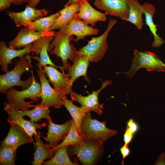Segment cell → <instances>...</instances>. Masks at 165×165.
<instances>
[{
    "mask_svg": "<svg viewBox=\"0 0 165 165\" xmlns=\"http://www.w3.org/2000/svg\"><path fill=\"white\" fill-rule=\"evenodd\" d=\"M37 70L41 86V98L42 101L39 104L46 108L54 107L59 109L64 102V97L66 95L63 92L57 91L50 85L49 81L42 68V66L39 62L37 64Z\"/></svg>",
    "mask_w": 165,
    "mask_h": 165,
    "instance_id": "52a82bcc",
    "label": "cell"
},
{
    "mask_svg": "<svg viewBox=\"0 0 165 165\" xmlns=\"http://www.w3.org/2000/svg\"><path fill=\"white\" fill-rule=\"evenodd\" d=\"M72 123L71 128L68 134L62 142L56 147L50 148V151L52 155L59 148L64 146L72 145L76 144H82L84 143V140L79 134L75 124L72 118Z\"/></svg>",
    "mask_w": 165,
    "mask_h": 165,
    "instance_id": "83f0119b",
    "label": "cell"
},
{
    "mask_svg": "<svg viewBox=\"0 0 165 165\" xmlns=\"http://www.w3.org/2000/svg\"><path fill=\"white\" fill-rule=\"evenodd\" d=\"M11 3L10 0H0V11L9 7Z\"/></svg>",
    "mask_w": 165,
    "mask_h": 165,
    "instance_id": "d590c367",
    "label": "cell"
},
{
    "mask_svg": "<svg viewBox=\"0 0 165 165\" xmlns=\"http://www.w3.org/2000/svg\"><path fill=\"white\" fill-rule=\"evenodd\" d=\"M43 70L49 78V81L56 90L64 93L66 95L72 92L73 84L67 74L61 73L56 67L52 66L43 65Z\"/></svg>",
    "mask_w": 165,
    "mask_h": 165,
    "instance_id": "7c38bea8",
    "label": "cell"
},
{
    "mask_svg": "<svg viewBox=\"0 0 165 165\" xmlns=\"http://www.w3.org/2000/svg\"><path fill=\"white\" fill-rule=\"evenodd\" d=\"M112 81L106 80L102 82L100 88L96 91H93L91 94L86 96H82L75 92L70 93L71 101L79 103L81 107H84L87 112H94L99 115L103 114V105L100 104L98 101V96L100 92L108 85L111 84Z\"/></svg>",
    "mask_w": 165,
    "mask_h": 165,
    "instance_id": "9c48e42d",
    "label": "cell"
},
{
    "mask_svg": "<svg viewBox=\"0 0 165 165\" xmlns=\"http://www.w3.org/2000/svg\"><path fill=\"white\" fill-rule=\"evenodd\" d=\"M81 131L83 140H94L102 143L117 134L116 130L107 128L105 121L92 119L90 112H86L83 117Z\"/></svg>",
    "mask_w": 165,
    "mask_h": 165,
    "instance_id": "5b68a950",
    "label": "cell"
},
{
    "mask_svg": "<svg viewBox=\"0 0 165 165\" xmlns=\"http://www.w3.org/2000/svg\"><path fill=\"white\" fill-rule=\"evenodd\" d=\"M53 31L40 32L27 28L21 29L15 38L9 43V47L17 50L24 48L40 38L54 35Z\"/></svg>",
    "mask_w": 165,
    "mask_h": 165,
    "instance_id": "9a60e30c",
    "label": "cell"
},
{
    "mask_svg": "<svg viewBox=\"0 0 165 165\" xmlns=\"http://www.w3.org/2000/svg\"><path fill=\"white\" fill-rule=\"evenodd\" d=\"M63 28L68 36H76V39L74 40L76 42L84 39L86 36L97 35L99 31L97 28L90 27L84 21L75 18Z\"/></svg>",
    "mask_w": 165,
    "mask_h": 165,
    "instance_id": "d6986e66",
    "label": "cell"
},
{
    "mask_svg": "<svg viewBox=\"0 0 165 165\" xmlns=\"http://www.w3.org/2000/svg\"><path fill=\"white\" fill-rule=\"evenodd\" d=\"M32 44L22 49L16 50L8 47L5 42L1 41L0 42V64L2 71L6 73L9 71L8 66L9 64H12V61L13 59L17 57H22L31 53Z\"/></svg>",
    "mask_w": 165,
    "mask_h": 165,
    "instance_id": "e0dca14e",
    "label": "cell"
},
{
    "mask_svg": "<svg viewBox=\"0 0 165 165\" xmlns=\"http://www.w3.org/2000/svg\"><path fill=\"white\" fill-rule=\"evenodd\" d=\"M34 135L36 141V148L32 163L33 165H41L45 160L50 159L53 156L51 154L50 148L47 144H44L40 139V134L37 133Z\"/></svg>",
    "mask_w": 165,
    "mask_h": 165,
    "instance_id": "d4e9b609",
    "label": "cell"
},
{
    "mask_svg": "<svg viewBox=\"0 0 165 165\" xmlns=\"http://www.w3.org/2000/svg\"><path fill=\"white\" fill-rule=\"evenodd\" d=\"M89 60L77 54L72 65H69L67 68L68 71L67 74L73 84L76 80L80 76H83L88 82L90 79L87 75V72L90 62Z\"/></svg>",
    "mask_w": 165,
    "mask_h": 165,
    "instance_id": "7402d4cb",
    "label": "cell"
},
{
    "mask_svg": "<svg viewBox=\"0 0 165 165\" xmlns=\"http://www.w3.org/2000/svg\"><path fill=\"white\" fill-rule=\"evenodd\" d=\"M10 127L5 138L1 142L0 146H9L18 148L20 146L31 143L33 139L18 125L9 123Z\"/></svg>",
    "mask_w": 165,
    "mask_h": 165,
    "instance_id": "2e32d148",
    "label": "cell"
},
{
    "mask_svg": "<svg viewBox=\"0 0 165 165\" xmlns=\"http://www.w3.org/2000/svg\"><path fill=\"white\" fill-rule=\"evenodd\" d=\"M94 5L105 12L106 15L119 17L126 21L129 16L127 0H95Z\"/></svg>",
    "mask_w": 165,
    "mask_h": 165,
    "instance_id": "30bf717a",
    "label": "cell"
},
{
    "mask_svg": "<svg viewBox=\"0 0 165 165\" xmlns=\"http://www.w3.org/2000/svg\"><path fill=\"white\" fill-rule=\"evenodd\" d=\"M117 22L116 20L110 19L105 32L100 36L92 37L86 46L77 51V54L88 59L90 62L95 63L100 61L108 49L107 40L109 33Z\"/></svg>",
    "mask_w": 165,
    "mask_h": 165,
    "instance_id": "277c9868",
    "label": "cell"
},
{
    "mask_svg": "<svg viewBox=\"0 0 165 165\" xmlns=\"http://www.w3.org/2000/svg\"><path fill=\"white\" fill-rule=\"evenodd\" d=\"M48 13L46 9H36L26 5L24 11L19 12H9L8 14L13 20L16 26L20 27L44 16Z\"/></svg>",
    "mask_w": 165,
    "mask_h": 165,
    "instance_id": "ac0fdd59",
    "label": "cell"
},
{
    "mask_svg": "<svg viewBox=\"0 0 165 165\" xmlns=\"http://www.w3.org/2000/svg\"><path fill=\"white\" fill-rule=\"evenodd\" d=\"M133 134L127 127L124 135V141L125 144L128 145L131 141L133 137Z\"/></svg>",
    "mask_w": 165,
    "mask_h": 165,
    "instance_id": "d6a6232c",
    "label": "cell"
},
{
    "mask_svg": "<svg viewBox=\"0 0 165 165\" xmlns=\"http://www.w3.org/2000/svg\"><path fill=\"white\" fill-rule=\"evenodd\" d=\"M13 68L6 73L0 75V92L6 94L10 88L19 86L22 90L28 88L31 85L33 77L32 75L28 79L22 80L21 76L25 72H28L32 68L30 57L27 55L15 62Z\"/></svg>",
    "mask_w": 165,
    "mask_h": 165,
    "instance_id": "6da1fadb",
    "label": "cell"
},
{
    "mask_svg": "<svg viewBox=\"0 0 165 165\" xmlns=\"http://www.w3.org/2000/svg\"><path fill=\"white\" fill-rule=\"evenodd\" d=\"M0 164L15 165V160L17 148L9 146H0Z\"/></svg>",
    "mask_w": 165,
    "mask_h": 165,
    "instance_id": "4dcf8cb0",
    "label": "cell"
},
{
    "mask_svg": "<svg viewBox=\"0 0 165 165\" xmlns=\"http://www.w3.org/2000/svg\"><path fill=\"white\" fill-rule=\"evenodd\" d=\"M81 2L65 6L59 12L60 16L49 28L48 31L64 28L75 18V14L79 12Z\"/></svg>",
    "mask_w": 165,
    "mask_h": 165,
    "instance_id": "44dd1931",
    "label": "cell"
},
{
    "mask_svg": "<svg viewBox=\"0 0 165 165\" xmlns=\"http://www.w3.org/2000/svg\"><path fill=\"white\" fill-rule=\"evenodd\" d=\"M48 123L47 136L44 138L50 148L56 147L59 142L66 137L71 127L72 120L62 124L54 123L51 118L47 120Z\"/></svg>",
    "mask_w": 165,
    "mask_h": 165,
    "instance_id": "5bb4252c",
    "label": "cell"
},
{
    "mask_svg": "<svg viewBox=\"0 0 165 165\" xmlns=\"http://www.w3.org/2000/svg\"><path fill=\"white\" fill-rule=\"evenodd\" d=\"M143 13L145 15L146 24L149 28L154 37V40L152 43V46L155 48L160 47L164 43V40L157 33V29L153 21L156 9L151 4L147 2L142 5Z\"/></svg>",
    "mask_w": 165,
    "mask_h": 165,
    "instance_id": "603a6c76",
    "label": "cell"
},
{
    "mask_svg": "<svg viewBox=\"0 0 165 165\" xmlns=\"http://www.w3.org/2000/svg\"><path fill=\"white\" fill-rule=\"evenodd\" d=\"M127 4L129 9V16L126 21L133 24L138 29H141L144 24L142 5L137 0H127Z\"/></svg>",
    "mask_w": 165,
    "mask_h": 165,
    "instance_id": "cb8c5ba5",
    "label": "cell"
},
{
    "mask_svg": "<svg viewBox=\"0 0 165 165\" xmlns=\"http://www.w3.org/2000/svg\"><path fill=\"white\" fill-rule=\"evenodd\" d=\"M68 146H64L58 148L54 155L49 160L44 162V165H75L78 163H73L70 160L68 153Z\"/></svg>",
    "mask_w": 165,
    "mask_h": 165,
    "instance_id": "f1b7e54d",
    "label": "cell"
},
{
    "mask_svg": "<svg viewBox=\"0 0 165 165\" xmlns=\"http://www.w3.org/2000/svg\"><path fill=\"white\" fill-rule=\"evenodd\" d=\"M73 38V36H68L62 28L55 33L53 39L48 48L49 52L61 58L65 70L70 65L68 60L73 62L77 55L76 49L71 43Z\"/></svg>",
    "mask_w": 165,
    "mask_h": 165,
    "instance_id": "3957f363",
    "label": "cell"
},
{
    "mask_svg": "<svg viewBox=\"0 0 165 165\" xmlns=\"http://www.w3.org/2000/svg\"><path fill=\"white\" fill-rule=\"evenodd\" d=\"M84 1H88V0H83Z\"/></svg>",
    "mask_w": 165,
    "mask_h": 165,
    "instance_id": "ab89813d",
    "label": "cell"
},
{
    "mask_svg": "<svg viewBox=\"0 0 165 165\" xmlns=\"http://www.w3.org/2000/svg\"><path fill=\"white\" fill-rule=\"evenodd\" d=\"M60 16L58 12L49 16L41 17L34 21L27 23L24 25L26 28L40 32H48L50 27Z\"/></svg>",
    "mask_w": 165,
    "mask_h": 165,
    "instance_id": "484cf974",
    "label": "cell"
},
{
    "mask_svg": "<svg viewBox=\"0 0 165 165\" xmlns=\"http://www.w3.org/2000/svg\"><path fill=\"white\" fill-rule=\"evenodd\" d=\"M33 77L31 85L27 89L18 91L13 88H9L5 94L8 103L17 110L24 111L31 108H34L36 105L31 103L37 101L41 98V86L40 83L36 82L32 72Z\"/></svg>",
    "mask_w": 165,
    "mask_h": 165,
    "instance_id": "7a4b0ae2",
    "label": "cell"
},
{
    "mask_svg": "<svg viewBox=\"0 0 165 165\" xmlns=\"http://www.w3.org/2000/svg\"><path fill=\"white\" fill-rule=\"evenodd\" d=\"M120 150L123 158V160L122 162V165H123L125 158L130 154V150L128 145L124 144L121 148Z\"/></svg>",
    "mask_w": 165,
    "mask_h": 165,
    "instance_id": "836d02e7",
    "label": "cell"
},
{
    "mask_svg": "<svg viewBox=\"0 0 165 165\" xmlns=\"http://www.w3.org/2000/svg\"><path fill=\"white\" fill-rule=\"evenodd\" d=\"M156 165H165V153L162 152L161 153L154 163Z\"/></svg>",
    "mask_w": 165,
    "mask_h": 165,
    "instance_id": "e575fe53",
    "label": "cell"
},
{
    "mask_svg": "<svg viewBox=\"0 0 165 165\" xmlns=\"http://www.w3.org/2000/svg\"><path fill=\"white\" fill-rule=\"evenodd\" d=\"M64 105L71 115L75 124L79 134L82 136L81 124L82 119L87 112L83 107H79L73 104L72 101L69 100L65 96L64 97Z\"/></svg>",
    "mask_w": 165,
    "mask_h": 165,
    "instance_id": "4316f807",
    "label": "cell"
},
{
    "mask_svg": "<svg viewBox=\"0 0 165 165\" xmlns=\"http://www.w3.org/2000/svg\"><path fill=\"white\" fill-rule=\"evenodd\" d=\"M20 114L23 117L27 116L30 118L31 121L37 123L43 118L47 120L50 118V110L48 108L41 106L39 104L36 105L34 108L31 110H26L24 111H18Z\"/></svg>",
    "mask_w": 165,
    "mask_h": 165,
    "instance_id": "f546056e",
    "label": "cell"
},
{
    "mask_svg": "<svg viewBox=\"0 0 165 165\" xmlns=\"http://www.w3.org/2000/svg\"><path fill=\"white\" fill-rule=\"evenodd\" d=\"M41 0H31L28 2V5L34 8H35L36 6Z\"/></svg>",
    "mask_w": 165,
    "mask_h": 165,
    "instance_id": "8d00e7d4",
    "label": "cell"
},
{
    "mask_svg": "<svg viewBox=\"0 0 165 165\" xmlns=\"http://www.w3.org/2000/svg\"><path fill=\"white\" fill-rule=\"evenodd\" d=\"M31 0H10L12 3L15 5L22 4L23 3L28 2Z\"/></svg>",
    "mask_w": 165,
    "mask_h": 165,
    "instance_id": "74e56055",
    "label": "cell"
},
{
    "mask_svg": "<svg viewBox=\"0 0 165 165\" xmlns=\"http://www.w3.org/2000/svg\"><path fill=\"white\" fill-rule=\"evenodd\" d=\"M72 146L71 152L85 165L94 164L103 151V143L94 140H84L83 144Z\"/></svg>",
    "mask_w": 165,
    "mask_h": 165,
    "instance_id": "ba28073f",
    "label": "cell"
},
{
    "mask_svg": "<svg viewBox=\"0 0 165 165\" xmlns=\"http://www.w3.org/2000/svg\"><path fill=\"white\" fill-rule=\"evenodd\" d=\"M127 126L133 134L136 132L139 129L137 123L132 119H130L127 122Z\"/></svg>",
    "mask_w": 165,
    "mask_h": 165,
    "instance_id": "1f68e13d",
    "label": "cell"
},
{
    "mask_svg": "<svg viewBox=\"0 0 165 165\" xmlns=\"http://www.w3.org/2000/svg\"><path fill=\"white\" fill-rule=\"evenodd\" d=\"M54 35L42 37L32 43L31 47V52L35 53L36 55L33 58L37 61L42 66L47 65H52L60 68L64 73V67L58 66L54 64L50 59L48 54V48L53 40Z\"/></svg>",
    "mask_w": 165,
    "mask_h": 165,
    "instance_id": "4fadbf2b",
    "label": "cell"
},
{
    "mask_svg": "<svg viewBox=\"0 0 165 165\" xmlns=\"http://www.w3.org/2000/svg\"><path fill=\"white\" fill-rule=\"evenodd\" d=\"M83 1V0H69L64 6H66L71 4L79 3Z\"/></svg>",
    "mask_w": 165,
    "mask_h": 165,
    "instance_id": "f35d334b",
    "label": "cell"
},
{
    "mask_svg": "<svg viewBox=\"0 0 165 165\" xmlns=\"http://www.w3.org/2000/svg\"><path fill=\"white\" fill-rule=\"evenodd\" d=\"M4 108L7 112L8 117L7 121L8 123H13L21 127L31 138L35 134L37 133V129H42L46 126L45 123H37L24 119L19 113L18 110L14 108L8 103L4 104Z\"/></svg>",
    "mask_w": 165,
    "mask_h": 165,
    "instance_id": "8fae6325",
    "label": "cell"
},
{
    "mask_svg": "<svg viewBox=\"0 0 165 165\" xmlns=\"http://www.w3.org/2000/svg\"><path fill=\"white\" fill-rule=\"evenodd\" d=\"M145 68L148 72H165V64L155 53L148 51L141 52L135 50L130 69L125 72L131 78L138 70Z\"/></svg>",
    "mask_w": 165,
    "mask_h": 165,
    "instance_id": "8992f818",
    "label": "cell"
},
{
    "mask_svg": "<svg viewBox=\"0 0 165 165\" xmlns=\"http://www.w3.org/2000/svg\"><path fill=\"white\" fill-rule=\"evenodd\" d=\"M106 15L94 9L88 1H83L81 2L79 12L75 14V17L82 20L87 24L95 26L98 21H105Z\"/></svg>",
    "mask_w": 165,
    "mask_h": 165,
    "instance_id": "ffe728a7",
    "label": "cell"
}]
</instances>
